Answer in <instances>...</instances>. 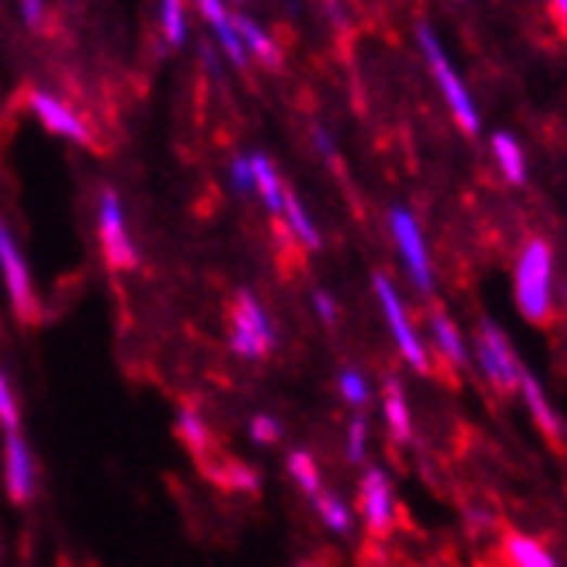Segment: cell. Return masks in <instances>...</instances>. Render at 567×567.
Segmentation results:
<instances>
[{"mask_svg":"<svg viewBox=\"0 0 567 567\" xmlns=\"http://www.w3.org/2000/svg\"><path fill=\"white\" fill-rule=\"evenodd\" d=\"M475 361H478V369L485 375V382H489L492 389L499 392H513L519 389V382L526 375V369L519 364L516 351H513V344L510 337H505L502 327H495L492 320H481V327H478V337H475Z\"/></svg>","mask_w":567,"mask_h":567,"instance_id":"cell-3","label":"cell"},{"mask_svg":"<svg viewBox=\"0 0 567 567\" xmlns=\"http://www.w3.org/2000/svg\"><path fill=\"white\" fill-rule=\"evenodd\" d=\"M382 413H386V423L396 440H410L413 437V413L407 392H402L399 378H386V399H382Z\"/></svg>","mask_w":567,"mask_h":567,"instance_id":"cell-16","label":"cell"},{"mask_svg":"<svg viewBox=\"0 0 567 567\" xmlns=\"http://www.w3.org/2000/svg\"><path fill=\"white\" fill-rule=\"evenodd\" d=\"M502 554L510 567H560V560L546 546L526 533H510L502 540Z\"/></svg>","mask_w":567,"mask_h":567,"instance_id":"cell-14","label":"cell"},{"mask_svg":"<svg viewBox=\"0 0 567 567\" xmlns=\"http://www.w3.org/2000/svg\"><path fill=\"white\" fill-rule=\"evenodd\" d=\"M0 427L8 434H17V427H22V413H17V402H14V392L8 386L4 372H0Z\"/></svg>","mask_w":567,"mask_h":567,"instance_id":"cell-26","label":"cell"},{"mask_svg":"<svg viewBox=\"0 0 567 567\" xmlns=\"http://www.w3.org/2000/svg\"><path fill=\"white\" fill-rule=\"evenodd\" d=\"M31 111L42 117V125L52 128L55 134H66L73 141H90L87 125L63 104V100H55L49 93H31Z\"/></svg>","mask_w":567,"mask_h":567,"instance_id":"cell-11","label":"cell"},{"mask_svg":"<svg viewBox=\"0 0 567 567\" xmlns=\"http://www.w3.org/2000/svg\"><path fill=\"white\" fill-rule=\"evenodd\" d=\"M162 31L172 46L186 38V14H182V0H162Z\"/></svg>","mask_w":567,"mask_h":567,"instance_id":"cell-25","label":"cell"},{"mask_svg":"<svg viewBox=\"0 0 567 567\" xmlns=\"http://www.w3.org/2000/svg\"><path fill=\"white\" fill-rule=\"evenodd\" d=\"M361 513L369 523L372 537H386L396 523V499H392V481L382 468H369L361 478Z\"/></svg>","mask_w":567,"mask_h":567,"instance_id":"cell-9","label":"cell"},{"mask_svg":"<svg viewBox=\"0 0 567 567\" xmlns=\"http://www.w3.org/2000/svg\"><path fill=\"white\" fill-rule=\"evenodd\" d=\"M313 307H317V313H320L323 323H334V320H337V302H334L331 293L317 289V293H313Z\"/></svg>","mask_w":567,"mask_h":567,"instance_id":"cell-31","label":"cell"},{"mask_svg":"<svg viewBox=\"0 0 567 567\" xmlns=\"http://www.w3.org/2000/svg\"><path fill=\"white\" fill-rule=\"evenodd\" d=\"M231 182H234V190L237 193H248L255 186V176H252V158H234V166H231Z\"/></svg>","mask_w":567,"mask_h":567,"instance_id":"cell-29","label":"cell"},{"mask_svg":"<svg viewBox=\"0 0 567 567\" xmlns=\"http://www.w3.org/2000/svg\"><path fill=\"white\" fill-rule=\"evenodd\" d=\"M492 152H495V162H499L505 182L523 186V182H526V155L519 149V141L513 134H495L492 138Z\"/></svg>","mask_w":567,"mask_h":567,"instance_id":"cell-17","label":"cell"},{"mask_svg":"<svg viewBox=\"0 0 567 567\" xmlns=\"http://www.w3.org/2000/svg\"><path fill=\"white\" fill-rule=\"evenodd\" d=\"M224 485H231V489H241V492H258V475L252 468H245L241 461H228Z\"/></svg>","mask_w":567,"mask_h":567,"instance_id":"cell-28","label":"cell"},{"mask_svg":"<svg viewBox=\"0 0 567 567\" xmlns=\"http://www.w3.org/2000/svg\"><path fill=\"white\" fill-rule=\"evenodd\" d=\"M430 337H434V348H437V355L448 361V364H454V369H464V364L472 361V348H468V340H464V334H461V327L458 323L448 317V313H434L430 317Z\"/></svg>","mask_w":567,"mask_h":567,"instance_id":"cell-12","label":"cell"},{"mask_svg":"<svg viewBox=\"0 0 567 567\" xmlns=\"http://www.w3.org/2000/svg\"><path fill=\"white\" fill-rule=\"evenodd\" d=\"M252 440L255 443H275L279 440V423L272 416H255L252 420Z\"/></svg>","mask_w":567,"mask_h":567,"instance_id":"cell-30","label":"cell"},{"mask_svg":"<svg viewBox=\"0 0 567 567\" xmlns=\"http://www.w3.org/2000/svg\"><path fill=\"white\" fill-rule=\"evenodd\" d=\"M282 214H286L289 231L296 234L299 245H307L310 252H317V248H320V234H317L313 220L307 217V210H302V204H299V199H296L293 193H286V199H282Z\"/></svg>","mask_w":567,"mask_h":567,"instance_id":"cell-21","label":"cell"},{"mask_svg":"<svg viewBox=\"0 0 567 567\" xmlns=\"http://www.w3.org/2000/svg\"><path fill=\"white\" fill-rule=\"evenodd\" d=\"M231 348L245 358H266L275 348V327L252 293H241L231 313Z\"/></svg>","mask_w":567,"mask_h":567,"instance_id":"cell-6","label":"cell"},{"mask_svg":"<svg viewBox=\"0 0 567 567\" xmlns=\"http://www.w3.org/2000/svg\"><path fill=\"white\" fill-rule=\"evenodd\" d=\"M100 245H104V255L114 269H134L138 266V248L128 237L120 199L111 190L100 196Z\"/></svg>","mask_w":567,"mask_h":567,"instance_id":"cell-8","label":"cell"},{"mask_svg":"<svg viewBox=\"0 0 567 567\" xmlns=\"http://www.w3.org/2000/svg\"><path fill=\"white\" fill-rule=\"evenodd\" d=\"M296 567H317V564H296Z\"/></svg>","mask_w":567,"mask_h":567,"instance_id":"cell-35","label":"cell"},{"mask_svg":"<svg viewBox=\"0 0 567 567\" xmlns=\"http://www.w3.org/2000/svg\"><path fill=\"white\" fill-rule=\"evenodd\" d=\"M313 505H317L320 519L327 523V530H334L337 537H348V533H351L355 513H351V505L344 502L340 495H334V492H320V495L313 499Z\"/></svg>","mask_w":567,"mask_h":567,"instance_id":"cell-19","label":"cell"},{"mask_svg":"<svg viewBox=\"0 0 567 567\" xmlns=\"http://www.w3.org/2000/svg\"><path fill=\"white\" fill-rule=\"evenodd\" d=\"M4 481H8V495L17 505L28 502L31 492H35L31 451H28V443L17 437V434H8V440H4Z\"/></svg>","mask_w":567,"mask_h":567,"instance_id":"cell-10","label":"cell"},{"mask_svg":"<svg viewBox=\"0 0 567 567\" xmlns=\"http://www.w3.org/2000/svg\"><path fill=\"white\" fill-rule=\"evenodd\" d=\"M237 35H241V42H245V52H255L261 63H269V66H279V49L272 38L261 31L255 22H248V17H237L234 22Z\"/></svg>","mask_w":567,"mask_h":567,"instance_id":"cell-20","label":"cell"},{"mask_svg":"<svg viewBox=\"0 0 567 567\" xmlns=\"http://www.w3.org/2000/svg\"><path fill=\"white\" fill-rule=\"evenodd\" d=\"M176 430H179V437H182V443L204 461L207 454H210V430L204 427V420H199L193 410H182L179 413V420H176Z\"/></svg>","mask_w":567,"mask_h":567,"instance_id":"cell-22","label":"cell"},{"mask_svg":"<svg viewBox=\"0 0 567 567\" xmlns=\"http://www.w3.org/2000/svg\"><path fill=\"white\" fill-rule=\"evenodd\" d=\"M519 396H523V402H526V410H530V416L540 423V430H543L546 437H560L564 423H560L557 410L551 407V399H546L543 386H540V382H537L530 372H526L523 382H519Z\"/></svg>","mask_w":567,"mask_h":567,"instance_id":"cell-13","label":"cell"},{"mask_svg":"<svg viewBox=\"0 0 567 567\" xmlns=\"http://www.w3.org/2000/svg\"><path fill=\"white\" fill-rule=\"evenodd\" d=\"M22 11L28 17V25H42V0H22Z\"/></svg>","mask_w":567,"mask_h":567,"instance_id":"cell-32","label":"cell"},{"mask_svg":"<svg viewBox=\"0 0 567 567\" xmlns=\"http://www.w3.org/2000/svg\"><path fill=\"white\" fill-rule=\"evenodd\" d=\"M372 286H375L382 317H386V323H389L392 340H396V348H399L402 361H407L413 372L430 375V348H427V344H423V337L416 334L407 307H402V296H399V289L392 286V279H389V275H375Z\"/></svg>","mask_w":567,"mask_h":567,"instance_id":"cell-2","label":"cell"},{"mask_svg":"<svg viewBox=\"0 0 567 567\" xmlns=\"http://www.w3.org/2000/svg\"><path fill=\"white\" fill-rule=\"evenodd\" d=\"M554 14H557L560 28L567 31V0H554Z\"/></svg>","mask_w":567,"mask_h":567,"instance_id":"cell-33","label":"cell"},{"mask_svg":"<svg viewBox=\"0 0 567 567\" xmlns=\"http://www.w3.org/2000/svg\"><path fill=\"white\" fill-rule=\"evenodd\" d=\"M199 11H204L207 22L217 28V38H220V46H224V52L234 59L237 66H245V42H241L234 22L224 11V0H199Z\"/></svg>","mask_w":567,"mask_h":567,"instance_id":"cell-15","label":"cell"},{"mask_svg":"<svg viewBox=\"0 0 567 567\" xmlns=\"http://www.w3.org/2000/svg\"><path fill=\"white\" fill-rule=\"evenodd\" d=\"M252 176H255V190L266 199V207L272 214H282V199H286V190H282L279 172L272 169V162L266 155H255L252 158Z\"/></svg>","mask_w":567,"mask_h":567,"instance_id":"cell-18","label":"cell"},{"mask_svg":"<svg viewBox=\"0 0 567 567\" xmlns=\"http://www.w3.org/2000/svg\"><path fill=\"white\" fill-rule=\"evenodd\" d=\"M289 475L296 478V485L302 492H307L310 499H317L323 492V485H320V472H317V464L307 451H293L289 454Z\"/></svg>","mask_w":567,"mask_h":567,"instance_id":"cell-23","label":"cell"},{"mask_svg":"<svg viewBox=\"0 0 567 567\" xmlns=\"http://www.w3.org/2000/svg\"><path fill=\"white\" fill-rule=\"evenodd\" d=\"M420 46H423V55H427V63H430V69H434V79L440 83V90H443V96H448V104H451V114H454V120L458 125L468 131V134H475L478 128H481V120H478V111H475V100L468 96V90H464V83H461V76L451 69V63H448V55H443V49H440V42L434 38V31L423 25L420 28Z\"/></svg>","mask_w":567,"mask_h":567,"instance_id":"cell-5","label":"cell"},{"mask_svg":"<svg viewBox=\"0 0 567 567\" xmlns=\"http://www.w3.org/2000/svg\"><path fill=\"white\" fill-rule=\"evenodd\" d=\"M364 458H369V423H364V416H355L348 427V461L361 464Z\"/></svg>","mask_w":567,"mask_h":567,"instance_id":"cell-27","label":"cell"},{"mask_svg":"<svg viewBox=\"0 0 567 567\" xmlns=\"http://www.w3.org/2000/svg\"><path fill=\"white\" fill-rule=\"evenodd\" d=\"M337 389L344 396V402H351V407H369V399H372V389H369V382H364V375L358 369H344L340 378H337Z\"/></svg>","mask_w":567,"mask_h":567,"instance_id":"cell-24","label":"cell"},{"mask_svg":"<svg viewBox=\"0 0 567 567\" xmlns=\"http://www.w3.org/2000/svg\"><path fill=\"white\" fill-rule=\"evenodd\" d=\"M0 272H4V282H8V293H11V302L22 320H38V302H35V293H31V275H28V266L22 258V248H17V241L11 237V231L0 224Z\"/></svg>","mask_w":567,"mask_h":567,"instance_id":"cell-7","label":"cell"},{"mask_svg":"<svg viewBox=\"0 0 567 567\" xmlns=\"http://www.w3.org/2000/svg\"><path fill=\"white\" fill-rule=\"evenodd\" d=\"M513 299L516 310L533 323H546L554 313V252L543 237H530L516 255Z\"/></svg>","mask_w":567,"mask_h":567,"instance_id":"cell-1","label":"cell"},{"mask_svg":"<svg viewBox=\"0 0 567 567\" xmlns=\"http://www.w3.org/2000/svg\"><path fill=\"white\" fill-rule=\"evenodd\" d=\"M389 228H392V237H396V248H399V258L402 266H407V275L413 282V289L430 296L437 289V279H434V266H430V252H427V237H423L416 217L410 210L396 207L389 214Z\"/></svg>","mask_w":567,"mask_h":567,"instance_id":"cell-4","label":"cell"},{"mask_svg":"<svg viewBox=\"0 0 567 567\" xmlns=\"http://www.w3.org/2000/svg\"><path fill=\"white\" fill-rule=\"evenodd\" d=\"M313 138H317V145H320L323 152H327V155H334V145H331V138H327V134H323L320 128L313 131Z\"/></svg>","mask_w":567,"mask_h":567,"instance_id":"cell-34","label":"cell"}]
</instances>
